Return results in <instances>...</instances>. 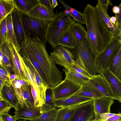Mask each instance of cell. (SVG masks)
Here are the masks:
<instances>
[{
	"mask_svg": "<svg viewBox=\"0 0 121 121\" xmlns=\"http://www.w3.org/2000/svg\"><path fill=\"white\" fill-rule=\"evenodd\" d=\"M84 16L87 36L96 56L102 52L117 37L107 27L95 7L87 4Z\"/></svg>",
	"mask_w": 121,
	"mask_h": 121,
	"instance_id": "1",
	"label": "cell"
},
{
	"mask_svg": "<svg viewBox=\"0 0 121 121\" xmlns=\"http://www.w3.org/2000/svg\"><path fill=\"white\" fill-rule=\"evenodd\" d=\"M24 42L39 64L50 88L52 89L61 82L62 73L48 54L45 44L38 37L30 39L26 35Z\"/></svg>",
	"mask_w": 121,
	"mask_h": 121,
	"instance_id": "2",
	"label": "cell"
},
{
	"mask_svg": "<svg viewBox=\"0 0 121 121\" xmlns=\"http://www.w3.org/2000/svg\"><path fill=\"white\" fill-rule=\"evenodd\" d=\"M76 59L77 64L93 76L100 74L102 70L96 63V56L93 49L89 38L81 43L77 41L73 49H69Z\"/></svg>",
	"mask_w": 121,
	"mask_h": 121,
	"instance_id": "3",
	"label": "cell"
},
{
	"mask_svg": "<svg viewBox=\"0 0 121 121\" xmlns=\"http://www.w3.org/2000/svg\"><path fill=\"white\" fill-rule=\"evenodd\" d=\"M75 21L65 10L56 14L51 20L49 27L47 41L52 48L58 46V42Z\"/></svg>",
	"mask_w": 121,
	"mask_h": 121,
	"instance_id": "4",
	"label": "cell"
},
{
	"mask_svg": "<svg viewBox=\"0 0 121 121\" xmlns=\"http://www.w3.org/2000/svg\"><path fill=\"white\" fill-rule=\"evenodd\" d=\"M21 13L26 35L30 39L38 37L46 45L51 20L40 19L26 14Z\"/></svg>",
	"mask_w": 121,
	"mask_h": 121,
	"instance_id": "5",
	"label": "cell"
},
{
	"mask_svg": "<svg viewBox=\"0 0 121 121\" xmlns=\"http://www.w3.org/2000/svg\"><path fill=\"white\" fill-rule=\"evenodd\" d=\"M51 53L50 56L55 64L64 67L66 70L73 65L75 62L74 57L69 49L60 46Z\"/></svg>",
	"mask_w": 121,
	"mask_h": 121,
	"instance_id": "6",
	"label": "cell"
},
{
	"mask_svg": "<svg viewBox=\"0 0 121 121\" xmlns=\"http://www.w3.org/2000/svg\"><path fill=\"white\" fill-rule=\"evenodd\" d=\"M121 45V38L117 37L102 52L96 56V61L102 70L108 67Z\"/></svg>",
	"mask_w": 121,
	"mask_h": 121,
	"instance_id": "7",
	"label": "cell"
},
{
	"mask_svg": "<svg viewBox=\"0 0 121 121\" xmlns=\"http://www.w3.org/2000/svg\"><path fill=\"white\" fill-rule=\"evenodd\" d=\"M95 115L92 100L77 106L68 121H89Z\"/></svg>",
	"mask_w": 121,
	"mask_h": 121,
	"instance_id": "8",
	"label": "cell"
},
{
	"mask_svg": "<svg viewBox=\"0 0 121 121\" xmlns=\"http://www.w3.org/2000/svg\"><path fill=\"white\" fill-rule=\"evenodd\" d=\"M81 87V86L75 84L65 78L51 90L55 100L73 95L78 91Z\"/></svg>",
	"mask_w": 121,
	"mask_h": 121,
	"instance_id": "9",
	"label": "cell"
},
{
	"mask_svg": "<svg viewBox=\"0 0 121 121\" xmlns=\"http://www.w3.org/2000/svg\"><path fill=\"white\" fill-rule=\"evenodd\" d=\"M28 107H22L19 104L15 109L14 115L16 121L20 119L32 121L38 117L43 112L40 108L36 107L30 103L27 104Z\"/></svg>",
	"mask_w": 121,
	"mask_h": 121,
	"instance_id": "10",
	"label": "cell"
},
{
	"mask_svg": "<svg viewBox=\"0 0 121 121\" xmlns=\"http://www.w3.org/2000/svg\"><path fill=\"white\" fill-rule=\"evenodd\" d=\"M100 74L106 80L115 99L121 102V81L113 74L108 68L103 69Z\"/></svg>",
	"mask_w": 121,
	"mask_h": 121,
	"instance_id": "11",
	"label": "cell"
},
{
	"mask_svg": "<svg viewBox=\"0 0 121 121\" xmlns=\"http://www.w3.org/2000/svg\"><path fill=\"white\" fill-rule=\"evenodd\" d=\"M7 42L11 53L13 73L16 75L17 78L28 80L24 71L22 57L14 45L10 41Z\"/></svg>",
	"mask_w": 121,
	"mask_h": 121,
	"instance_id": "12",
	"label": "cell"
},
{
	"mask_svg": "<svg viewBox=\"0 0 121 121\" xmlns=\"http://www.w3.org/2000/svg\"><path fill=\"white\" fill-rule=\"evenodd\" d=\"M88 82L104 96L115 99L108 83L100 74L90 78Z\"/></svg>",
	"mask_w": 121,
	"mask_h": 121,
	"instance_id": "13",
	"label": "cell"
},
{
	"mask_svg": "<svg viewBox=\"0 0 121 121\" xmlns=\"http://www.w3.org/2000/svg\"><path fill=\"white\" fill-rule=\"evenodd\" d=\"M95 113V119L100 120V115L103 113H110L111 107L114 103L113 99L103 97L93 100Z\"/></svg>",
	"mask_w": 121,
	"mask_h": 121,
	"instance_id": "14",
	"label": "cell"
},
{
	"mask_svg": "<svg viewBox=\"0 0 121 121\" xmlns=\"http://www.w3.org/2000/svg\"><path fill=\"white\" fill-rule=\"evenodd\" d=\"M102 18L107 27L116 37L121 38V29L115 24L113 25L110 21V17L107 13L108 5L104 4L98 0L97 5L95 7Z\"/></svg>",
	"mask_w": 121,
	"mask_h": 121,
	"instance_id": "15",
	"label": "cell"
},
{
	"mask_svg": "<svg viewBox=\"0 0 121 121\" xmlns=\"http://www.w3.org/2000/svg\"><path fill=\"white\" fill-rule=\"evenodd\" d=\"M12 18L14 32L18 43L20 47L22 43L25 40L26 35L21 14L15 8L12 13Z\"/></svg>",
	"mask_w": 121,
	"mask_h": 121,
	"instance_id": "16",
	"label": "cell"
},
{
	"mask_svg": "<svg viewBox=\"0 0 121 121\" xmlns=\"http://www.w3.org/2000/svg\"><path fill=\"white\" fill-rule=\"evenodd\" d=\"M30 85H22L17 88L12 87L17 98L19 104L22 107L24 106L28 107V103L34 105L33 98L30 90Z\"/></svg>",
	"mask_w": 121,
	"mask_h": 121,
	"instance_id": "17",
	"label": "cell"
},
{
	"mask_svg": "<svg viewBox=\"0 0 121 121\" xmlns=\"http://www.w3.org/2000/svg\"><path fill=\"white\" fill-rule=\"evenodd\" d=\"M93 100L89 98L73 95L55 100L56 107L59 108L76 106Z\"/></svg>",
	"mask_w": 121,
	"mask_h": 121,
	"instance_id": "18",
	"label": "cell"
},
{
	"mask_svg": "<svg viewBox=\"0 0 121 121\" xmlns=\"http://www.w3.org/2000/svg\"><path fill=\"white\" fill-rule=\"evenodd\" d=\"M19 52L21 56L29 60L37 71L45 84L49 87L47 79L39 65L32 53L26 46L24 41L21 43Z\"/></svg>",
	"mask_w": 121,
	"mask_h": 121,
	"instance_id": "19",
	"label": "cell"
},
{
	"mask_svg": "<svg viewBox=\"0 0 121 121\" xmlns=\"http://www.w3.org/2000/svg\"><path fill=\"white\" fill-rule=\"evenodd\" d=\"M2 98L15 109L19 102L9 82H6L0 91Z\"/></svg>",
	"mask_w": 121,
	"mask_h": 121,
	"instance_id": "20",
	"label": "cell"
},
{
	"mask_svg": "<svg viewBox=\"0 0 121 121\" xmlns=\"http://www.w3.org/2000/svg\"><path fill=\"white\" fill-rule=\"evenodd\" d=\"M26 14L40 19L50 20H52L55 14L53 11L40 4L34 6Z\"/></svg>",
	"mask_w": 121,
	"mask_h": 121,
	"instance_id": "21",
	"label": "cell"
},
{
	"mask_svg": "<svg viewBox=\"0 0 121 121\" xmlns=\"http://www.w3.org/2000/svg\"><path fill=\"white\" fill-rule=\"evenodd\" d=\"M73 95L86 97L93 100L105 97L88 82L82 85L79 90Z\"/></svg>",
	"mask_w": 121,
	"mask_h": 121,
	"instance_id": "22",
	"label": "cell"
},
{
	"mask_svg": "<svg viewBox=\"0 0 121 121\" xmlns=\"http://www.w3.org/2000/svg\"><path fill=\"white\" fill-rule=\"evenodd\" d=\"M22 58L26 65L34 74L39 92L42 99L44 104L46 101L47 90L50 88L44 83L37 71L30 61L25 58Z\"/></svg>",
	"mask_w": 121,
	"mask_h": 121,
	"instance_id": "23",
	"label": "cell"
},
{
	"mask_svg": "<svg viewBox=\"0 0 121 121\" xmlns=\"http://www.w3.org/2000/svg\"><path fill=\"white\" fill-rule=\"evenodd\" d=\"M1 49L3 56L2 65L1 67L11 74L13 72V68L11 53L7 41L3 44Z\"/></svg>",
	"mask_w": 121,
	"mask_h": 121,
	"instance_id": "24",
	"label": "cell"
},
{
	"mask_svg": "<svg viewBox=\"0 0 121 121\" xmlns=\"http://www.w3.org/2000/svg\"><path fill=\"white\" fill-rule=\"evenodd\" d=\"M111 72L119 80L121 78V45L108 67Z\"/></svg>",
	"mask_w": 121,
	"mask_h": 121,
	"instance_id": "25",
	"label": "cell"
},
{
	"mask_svg": "<svg viewBox=\"0 0 121 121\" xmlns=\"http://www.w3.org/2000/svg\"><path fill=\"white\" fill-rule=\"evenodd\" d=\"M15 8L14 0H0V24Z\"/></svg>",
	"mask_w": 121,
	"mask_h": 121,
	"instance_id": "26",
	"label": "cell"
},
{
	"mask_svg": "<svg viewBox=\"0 0 121 121\" xmlns=\"http://www.w3.org/2000/svg\"><path fill=\"white\" fill-rule=\"evenodd\" d=\"M69 30L77 41L80 42H84L88 36L87 32L82 25L77 22L71 25Z\"/></svg>",
	"mask_w": 121,
	"mask_h": 121,
	"instance_id": "27",
	"label": "cell"
},
{
	"mask_svg": "<svg viewBox=\"0 0 121 121\" xmlns=\"http://www.w3.org/2000/svg\"><path fill=\"white\" fill-rule=\"evenodd\" d=\"M15 8L21 13L26 14L39 4V0H14Z\"/></svg>",
	"mask_w": 121,
	"mask_h": 121,
	"instance_id": "28",
	"label": "cell"
},
{
	"mask_svg": "<svg viewBox=\"0 0 121 121\" xmlns=\"http://www.w3.org/2000/svg\"><path fill=\"white\" fill-rule=\"evenodd\" d=\"M65 75V78L71 81L76 85L81 86L88 82L90 79L82 75L71 71L64 69Z\"/></svg>",
	"mask_w": 121,
	"mask_h": 121,
	"instance_id": "29",
	"label": "cell"
},
{
	"mask_svg": "<svg viewBox=\"0 0 121 121\" xmlns=\"http://www.w3.org/2000/svg\"><path fill=\"white\" fill-rule=\"evenodd\" d=\"M12 13H11L6 17L8 41L12 43L19 52L21 47L18 43L14 32L12 21Z\"/></svg>",
	"mask_w": 121,
	"mask_h": 121,
	"instance_id": "30",
	"label": "cell"
},
{
	"mask_svg": "<svg viewBox=\"0 0 121 121\" xmlns=\"http://www.w3.org/2000/svg\"><path fill=\"white\" fill-rule=\"evenodd\" d=\"M77 41L70 31H67L57 43L60 45L69 49H73L77 44Z\"/></svg>",
	"mask_w": 121,
	"mask_h": 121,
	"instance_id": "31",
	"label": "cell"
},
{
	"mask_svg": "<svg viewBox=\"0 0 121 121\" xmlns=\"http://www.w3.org/2000/svg\"><path fill=\"white\" fill-rule=\"evenodd\" d=\"M59 2L63 5L66 10L68 12L69 15L72 16L77 23L82 24L86 25L85 19L83 13L69 7L62 0H59Z\"/></svg>",
	"mask_w": 121,
	"mask_h": 121,
	"instance_id": "32",
	"label": "cell"
},
{
	"mask_svg": "<svg viewBox=\"0 0 121 121\" xmlns=\"http://www.w3.org/2000/svg\"><path fill=\"white\" fill-rule=\"evenodd\" d=\"M76 106L59 108L55 121H68Z\"/></svg>",
	"mask_w": 121,
	"mask_h": 121,
	"instance_id": "33",
	"label": "cell"
},
{
	"mask_svg": "<svg viewBox=\"0 0 121 121\" xmlns=\"http://www.w3.org/2000/svg\"><path fill=\"white\" fill-rule=\"evenodd\" d=\"M58 112L56 108L43 112L38 117L32 121H55Z\"/></svg>",
	"mask_w": 121,
	"mask_h": 121,
	"instance_id": "34",
	"label": "cell"
},
{
	"mask_svg": "<svg viewBox=\"0 0 121 121\" xmlns=\"http://www.w3.org/2000/svg\"><path fill=\"white\" fill-rule=\"evenodd\" d=\"M56 108L55 100L53 96L52 91L48 92L46 91V101L45 103L40 108L41 110L43 112Z\"/></svg>",
	"mask_w": 121,
	"mask_h": 121,
	"instance_id": "35",
	"label": "cell"
},
{
	"mask_svg": "<svg viewBox=\"0 0 121 121\" xmlns=\"http://www.w3.org/2000/svg\"><path fill=\"white\" fill-rule=\"evenodd\" d=\"M8 40L6 17L0 24V48L3 44Z\"/></svg>",
	"mask_w": 121,
	"mask_h": 121,
	"instance_id": "36",
	"label": "cell"
},
{
	"mask_svg": "<svg viewBox=\"0 0 121 121\" xmlns=\"http://www.w3.org/2000/svg\"><path fill=\"white\" fill-rule=\"evenodd\" d=\"M68 70L74 72L89 78L93 77L85 70L79 66L76 61L74 64L70 67Z\"/></svg>",
	"mask_w": 121,
	"mask_h": 121,
	"instance_id": "37",
	"label": "cell"
},
{
	"mask_svg": "<svg viewBox=\"0 0 121 121\" xmlns=\"http://www.w3.org/2000/svg\"><path fill=\"white\" fill-rule=\"evenodd\" d=\"M9 82L12 87L16 88H18L22 85H31L28 80L17 78Z\"/></svg>",
	"mask_w": 121,
	"mask_h": 121,
	"instance_id": "38",
	"label": "cell"
},
{
	"mask_svg": "<svg viewBox=\"0 0 121 121\" xmlns=\"http://www.w3.org/2000/svg\"><path fill=\"white\" fill-rule=\"evenodd\" d=\"M12 107L4 100L0 99V114L8 113Z\"/></svg>",
	"mask_w": 121,
	"mask_h": 121,
	"instance_id": "39",
	"label": "cell"
},
{
	"mask_svg": "<svg viewBox=\"0 0 121 121\" xmlns=\"http://www.w3.org/2000/svg\"><path fill=\"white\" fill-rule=\"evenodd\" d=\"M10 73L7 70L0 66V75L3 79L7 82H10Z\"/></svg>",
	"mask_w": 121,
	"mask_h": 121,
	"instance_id": "40",
	"label": "cell"
},
{
	"mask_svg": "<svg viewBox=\"0 0 121 121\" xmlns=\"http://www.w3.org/2000/svg\"><path fill=\"white\" fill-rule=\"evenodd\" d=\"M2 121H16L14 116H12L7 113L0 114Z\"/></svg>",
	"mask_w": 121,
	"mask_h": 121,
	"instance_id": "41",
	"label": "cell"
},
{
	"mask_svg": "<svg viewBox=\"0 0 121 121\" xmlns=\"http://www.w3.org/2000/svg\"><path fill=\"white\" fill-rule=\"evenodd\" d=\"M39 4L46 6L54 11L53 9L52 6V0H39Z\"/></svg>",
	"mask_w": 121,
	"mask_h": 121,
	"instance_id": "42",
	"label": "cell"
},
{
	"mask_svg": "<svg viewBox=\"0 0 121 121\" xmlns=\"http://www.w3.org/2000/svg\"><path fill=\"white\" fill-rule=\"evenodd\" d=\"M105 121H121V113H115L114 115L109 117Z\"/></svg>",
	"mask_w": 121,
	"mask_h": 121,
	"instance_id": "43",
	"label": "cell"
},
{
	"mask_svg": "<svg viewBox=\"0 0 121 121\" xmlns=\"http://www.w3.org/2000/svg\"><path fill=\"white\" fill-rule=\"evenodd\" d=\"M115 17L116 19L115 24L118 27L121 29V10L119 13L115 14Z\"/></svg>",
	"mask_w": 121,
	"mask_h": 121,
	"instance_id": "44",
	"label": "cell"
},
{
	"mask_svg": "<svg viewBox=\"0 0 121 121\" xmlns=\"http://www.w3.org/2000/svg\"><path fill=\"white\" fill-rule=\"evenodd\" d=\"M115 113H104L100 115V119L103 121H105L109 117L115 114Z\"/></svg>",
	"mask_w": 121,
	"mask_h": 121,
	"instance_id": "45",
	"label": "cell"
},
{
	"mask_svg": "<svg viewBox=\"0 0 121 121\" xmlns=\"http://www.w3.org/2000/svg\"><path fill=\"white\" fill-rule=\"evenodd\" d=\"M121 10V3H120L119 6H114L112 8V11L113 13L115 14H118Z\"/></svg>",
	"mask_w": 121,
	"mask_h": 121,
	"instance_id": "46",
	"label": "cell"
},
{
	"mask_svg": "<svg viewBox=\"0 0 121 121\" xmlns=\"http://www.w3.org/2000/svg\"><path fill=\"white\" fill-rule=\"evenodd\" d=\"M101 3L106 5H112V3L111 1L110 0H98Z\"/></svg>",
	"mask_w": 121,
	"mask_h": 121,
	"instance_id": "47",
	"label": "cell"
},
{
	"mask_svg": "<svg viewBox=\"0 0 121 121\" xmlns=\"http://www.w3.org/2000/svg\"><path fill=\"white\" fill-rule=\"evenodd\" d=\"M7 82L5 81L0 78V91H1L2 88Z\"/></svg>",
	"mask_w": 121,
	"mask_h": 121,
	"instance_id": "48",
	"label": "cell"
},
{
	"mask_svg": "<svg viewBox=\"0 0 121 121\" xmlns=\"http://www.w3.org/2000/svg\"><path fill=\"white\" fill-rule=\"evenodd\" d=\"M52 6L53 9L54 8L58 5L57 1L56 0H52Z\"/></svg>",
	"mask_w": 121,
	"mask_h": 121,
	"instance_id": "49",
	"label": "cell"
},
{
	"mask_svg": "<svg viewBox=\"0 0 121 121\" xmlns=\"http://www.w3.org/2000/svg\"><path fill=\"white\" fill-rule=\"evenodd\" d=\"M3 61V56L1 48H0V66L2 65Z\"/></svg>",
	"mask_w": 121,
	"mask_h": 121,
	"instance_id": "50",
	"label": "cell"
},
{
	"mask_svg": "<svg viewBox=\"0 0 121 121\" xmlns=\"http://www.w3.org/2000/svg\"><path fill=\"white\" fill-rule=\"evenodd\" d=\"M110 21L111 23L113 25H115L116 21V19L115 17L112 16L110 17Z\"/></svg>",
	"mask_w": 121,
	"mask_h": 121,
	"instance_id": "51",
	"label": "cell"
},
{
	"mask_svg": "<svg viewBox=\"0 0 121 121\" xmlns=\"http://www.w3.org/2000/svg\"><path fill=\"white\" fill-rule=\"evenodd\" d=\"M17 78L16 75L14 73L11 74L10 77V81H12Z\"/></svg>",
	"mask_w": 121,
	"mask_h": 121,
	"instance_id": "52",
	"label": "cell"
},
{
	"mask_svg": "<svg viewBox=\"0 0 121 121\" xmlns=\"http://www.w3.org/2000/svg\"><path fill=\"white\" fill-rule=\"evenodd\" d=\"M89 121H103L101 120H96V119H93V120H91Z\"/></svg>",
	"mask_w": 121,
	"mask_h": 121,
	"instance_id": "53",
	"label": "cell"
},
{
	"mask_svg": "<svg viewBox=\"0 0 121 121\" xmlns=\"http://www.w3.org/2000/svg\"><path fill=\"white\" fill-rule=\"evenodd\" d=\"M0 99L3 100L1 97L0 91Z\"/></svg>",
	"mask_w": 121,
	"mask_h": 121,
	"instance_id": "54",
	"label": "cell"
},
{
	"mask_svg": "<svg viewBox=\"0 0 121 121\" xmlns=\"http://www.w3.org/2000/svg\"><path fill=\"white\" fill-rule=\"evenodd\" d=\"M0 121H2L1 116L0 114Z\"/></svg>",
	"mask_w": 121,
	"mask_h": 121,
	"instance_id": "55",
	"label": "cell"
},
{
	"mask_svg": "<svg viewBox=\"0 0 121 121\" xmlns=\"http://www.w3.org/2000/svg\"><path fill=\"white\" fill-rule=\"evenodd\" d=\"M25 121V120H23V121H22V120H20V121Z\"/></svg>",
	"mask_w": 121,
	"mask_h": 121,
	"instance_id": "56",
	"label": "cell"
},
{
	"mask_svg": "<svg viewBox=\"0 0 121 121\" xmlns=\"http://www.w3.org/2000/svg\"><path fill=\"white\" fill-rule=\"evenodd\" d=\"M0 78L1 79H2L3 80H4L3 78H2V77H1V76H0Z\"/></svg>",
	"mask_w": 121,
	"mask_h": 121,
	"instance_id": "57",
	"label": "cell"
}]
</instances>
